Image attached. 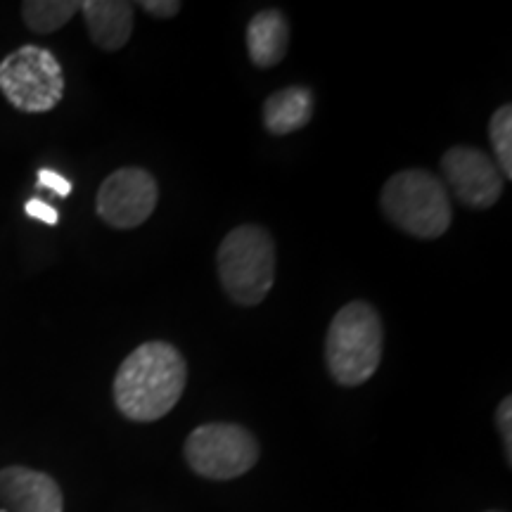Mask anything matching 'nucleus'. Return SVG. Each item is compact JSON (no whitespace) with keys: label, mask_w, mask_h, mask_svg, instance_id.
I'll return each instance as SVG.
<instances>
[{"label":"nucleus","mask_w":512,"mask_h":512,"mask_svg":"<svg viewBox=\"0 0 512 512\" xmlns=\"http://www.w3.org/2000/svg\"><path fill=\"white\" fill-rule=\"evenodd\" d=\"M380 207L396 228L420 240L441 238L453 221L444 181L422 169H406L389 178Z\"/></svg>","instance_id":"nucleus-3"},{"label":"nucleus","mask_w":512,"mask_h":512,"mask_svg":"<svg viewBox=\"0 0 512 512\" xmlns=\"http://www.w3.org/2000/svg\"><path fill=\"white\" fill-rule=\"evenodd\" d=\"M0 93L19 112L55 110L64 98L62 64L48 48H17L0 62Z\"/></svg>","instance_id":"nucleus-5"},{"label":"nucleus","mask_w":512,"mask_h":512,"mask_svg":"<svg viewBox=\"0 0 512 512\" xmlns=\"http://www.w3.org/2000/svg\"><path fill=\"white\" fill-rule=\"evenodd\" d=\"M81 10L76 0H27L22 5L24 24L36 34H53Z\"/></svg>","instance_id":"nucleus-13"},{"label":"nucleus","mask_w":512,"mask_h":512,"mask_svg":"<svg viewBox=\"0 0 512 512\" xmlns=\"http://www.w3.org/2000/svg\"><path fill=\"white\" fill-rule=\"evenodd\" d=\"M159 202L157 178L140 166H124L102 181L95 209L107 226L131 230L155 214Z\"/></svg>","instance_id":"nucleus-7"},{"label":"nucleus","mask_w":512,"mask_h":512,"mask_svg":"<svg viewBox=\"0 0 512 512\" xmlns=\"http://www.w3.org/2000/svg\"><path fill=\"white\" fill-rule=\"evenodd\" d=\"M38 185L41 188H48L53 190L55 195L60 197H67L69 192H72V183L67 181L62 174H57V171L53 169H38Z\"/></svg>","instance_id":"nucleus-16"},{"label":"nucleus","mask_w":512,"mask_h":512,"mask_svg":"<svg viewBox=\"0 0 512 512\" xmlns=\"http://www.w3.org/2000/svg\"><path fill=\"white\" fill-rule=\"evenodd\" d=\"M0 512H5V510H0Z\"/></svg>","instance_id":"nucleus-19"},{"label":"nucleus","mask_w":512,"mask_h":512,"mask_svg":"<svg viewBox=\"0 0 512 512\" xmlns=\"http://www.w3.org/2000/svg\"><path fill=\"white\" fill-rule=\"evenodd\" d=\"M510 418H512V399L505 396L496 411V422H498V432H501L503 444H505V456H508V463H512V430H510Z\"/></svg>","instance_id":"nucleus-15"},{"label":"nucleus","mask_w":512,"mask_h":512,"mask_svg":"<svg viewBox=\"0 0 512 512\" xmlns=\"http://www.w3.org/2000/svg\"><path fill=\"white\" fill-rule=\"evenodd\" d=\"M188 366L174 344L145 342L124 358L114 377V403L133 422L162 420L181 401Z\"/></svg>","instance_id":"nucleus-1"},{"label":"nucleus","mask_w":512,"mask_h":512,"mask_svg":"<svg viewBox=\"0 0 512 512\" xmlns=\"http://www.w3.org/2000/svg\"><path fill=\"white\" fill-rule=\"evenodd\" d=\"M313 117V93L306 86H287L268 95L264 102V126L271 136H287L309 124Z\"/></svg>","instance_id":"nucleus-12"},{"label":"nucleus","mask_w":512,"mask_h":512,"mask_svg":"<svg viewBox=\"0 0 512 512\" xmlns=\"http://www.w3.org/2000/svg\"><path fill=\"white\" fill-rule=\"evenodd\" d=\"M491 512H494V510H491Z\"/></svg>","instance_id":"nucleus-20"},{"label":"nucleus","mask_w":512,"mask_h":512,"mask_svg":"<svg viewBox=\"0 0 512 512\" xmlns=\"http://www.w3.org/2000/svg\"><path fill=\"white\" fill-rule=\"evenodd\" d=\"M219 280L235 304L256 306L275 283V245L266 228L245 223L223 238L219 254Z\"/></svg>","instance_id":"nucleus-4"},{"label":"nucleus","mask_w":512,"mask_h":512,"mask_svg":"<svg viewBox=\"0 0 512 512\" xmlns=\"http://www.w3.org/2000/svg\"><path fill=\"white\" fill-rule=\"evenodd\" d=\"M24 211H27L31 219L48 223V226H55L57 219H60V214H57L55 207H50V204H46L43 200H36V197H34V200L27 202Z\"/></svg>","instance_id":"nucleus-18"},{"label":"nucleus","mask_w":512,"mask_h":512,"mask_svg":"<svg viewBox=\"0 0 512 512\" xmlns=\"http://www.w3.org/2000/svg\"><path fill=\"white\" fill-rule=\"evenodd\" d=\"M489 138L494 147L496 166L503 178H512V107L503 105L489 121Z\"/></svg>","instance_id":"nucleus-14"},{"label":"nucleus","mask_w":512,"mask_h":512,"mask_svg":"<svg viewBox=\"0 0 512 512\" xmlns=\"http://www.w3.org/2000/svg\"><path fill=\"white\" fill-rule=\"evenodd\" d=\"M384 349L382 318L368 302H349L332 318L325 337V363L342 387L368 382L380 368Z\"/></svg>","instance_id":"nucleus-2"},{"label":"nucleus","mask_w":512,"mask_h":512,"mask_svg":"<svg viewBox=\"0 0 512 512\" xmlns=\"http://www.w3.org/2000/svg\"><path fill=\"white\" fill-rule=\"evenodd\" d=\"M290 48V22L280 10H261L247 24V53L256 67L283 62Z\"/></svg>","instance_id":"nucleus-11"},{"label":"nucleus","mask_w":512,"mask_h":512,"mask_svg":"<svg viewBox=\"0 0 512 512\" xmlns=\"http://www.w3.org/2000/svg\"><path fill=\"white\" fill-rule=\"evenodd\" d=\"M81 12L93 43L107 53L124 48L133 34L136 10L126 0H86Z\"/></svg>","instance_id":"nucleus-10"},{"label":"nucleus","mask_w":512,"mask_h":512,"mask_svg":"<svg viewBox=\"0 0 512 512\" xmlns=\"http://www.w3.org/2000/svg\"><path fill=\"white\" fill-rule=\"evenodd\" d=\"M439 164L446 185L465 207L489 209L501 200L503 176L486 152L472 145H453Z\"/></svg>","instance_id":"nucleus-8"},{"label":"nucleus","mask_w":512,"mask_h":512,"mask_svg":"<svg viewBox=\"0 0 512 512\" xmlns=\"http://www.w3.org/2000/svg\"><path fill=\"white\" fill-rule=\"evenodd\" d=\"M0 501L12 512H64L60 484L46 472L24 465L0 470Z\"/></svg>","instance_id":"nucleus-9"},{"label":"nucleus","mask_w":512,"mask_h":512,"mask_svg":"<svg viewBox=\"0 0 512 512\" xmlns=\"http://www.w3.org/2000/svg\"><path fill=\"white\" fill-rule=\"evenodd\" d=\"M183 453L195 475L228 482L252 470L259 460V444L242 425L209 422L190 432Z\"/></svg>","instance_id":"nucleus-6"},{"label":"nucleus","mask_w":512,"mask_h":512,"mask_svg":"<svg viewBox=\"0 0 512 512\" xmlns=\"http://www.w3.org/2000/svg\"><path fill=\"white\" fill-rule=\"evenodd\" d=\"M140 8H143L147 15H152L157 19H169V17H176L178 12H181L183 5L178 3V0H143V3H140Z\"/></svg>","instance_id":"nucleus-17"}]
</instances>
